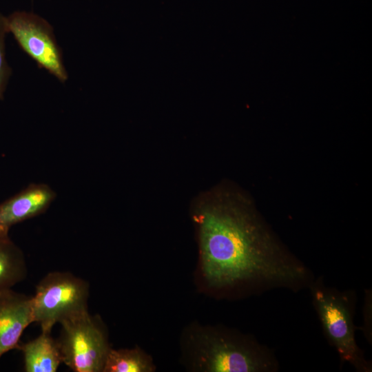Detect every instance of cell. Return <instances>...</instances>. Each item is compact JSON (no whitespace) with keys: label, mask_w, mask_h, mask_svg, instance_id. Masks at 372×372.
I'll return each mask as SVG.
<instances>
[{"label":"cell","mask_w":372,"mask_h":372,"mask_svg":"<svg viewBox=\"0 0 372 372\" xmlns=\"http://www.w3.org/2000/svg\"><path fill=\"white\" fill-rule=\"evenodd\" d=\"M200 269L207 286L229 289L243 285L302 287L309 272L283 251L247 211L215 192L193 203Z\"/></svg>","instance_id":"1"},{"label":"cell","mask_w":372,"mask_h":372,"mask_svg":"<svg viewBox=\"0 0 372 372\" xmlns=\"http://www.w3.org/2000/svg\"><path fill=\"white\" fill-rule=\"evenodd\" d=\"M185 347L193 368L206 372H271L273 355L259 344L227 331L196 327L188 331Z\"/></svg>","instance_id":"2"},{"label":"cell","mask_w":372,"mask_h":372,"mask_svg":"<svg viewBox=\"0 0 372 372\" xmlns=\"http://www.w3.org/2000/svg\"><path fill=\"white\" fill-rule=\"evenodd\" d=\"M90 285L69 271L48 273L31 296L33 322L50 332L56 324L88 312Z\"/></svg>","instance_id":"3"},{"label":"cell","mask_w":372,"mask_h":372,"mask_svg":"<svg viewBox=\"0 0 372 372\" xmlns=\"http://www.w3.org/2000/svg\"><path fill=\"white\" fill-rule=\"evenodd\" d=\"M311 290L324 335L342 362H347L359 371H371V364L365 360L355 338L353 297L320 281L313 283Z\"/></svg>","instance_id":"4"},{"label":"cell","mask_w":372,"mask_h":372,"mask_svg":"<svg viewBox=\"0 0 372 372\" xmlns=\"http://www.w3.org/2000/svg\"><path fill=\"white\" fill-rule=\"evenodd\" d=\"M60 324L62 362L74 372H103L111 347L100 316L88 311Z\"/></svg>","instance_id":"5"},{"label":"cell","mask_w":372,"mask_h":372,"mask_svg":"<svg viewBox=\"0 0 372 372\" xmlns=\"http://www.w3.org/2000/svg\"><path fill=\"white\" fill-rule=\"evenodd\" d=\"M7 28L20 48L37 65L59 81L68 78L53 28L43 17L32 12L16 11L6 17Z\"/></svg>","instance_id":"6"},{"label":"cell","mask_w":372,"mask_h":372,"mask_svg":"<svg viewBox=\"0 0 372 372\" xmlns=\"http://www.w3.org/2000/svg\"><path fill=\"white\" fill-rule=\"evenodd\" d=\"M56 198L47 185L31 184L0 204V237H9L14 225L45 212Z\"/></svg>","instance_id":"7"},{"label":"cell","mask_w":372,"mask_h":372,"mask_svg":"<svg viewBox=\"0 0 372 372\" xmlns=\"http://www.w3.org/2000/svg\"><path fill=\"white\" fill-rule=\"evenodd\" d=\"M32 323L31 296L12 289L0 291V358L18 349L23 332Z\"/></svg>","instance_id":"8"},{"label":"cell","mask_w":372,"mask_h":372,"mask_svg":"<svg viewBox=\"0 0 372 372\" xmlns=\"http://www.w3.org/2000/svg\"><path fill=\"white\" fill-rule=\"evenodd\" d=\"M25 372H56L62 362L57 340L50 332H43L36 338L19 344Z\"/></svg>","instance_id":"9"},{"label":"cell","mask_w":372,"mask_h":372,"mask_svg":"<svg viewBox=\"0 0 372 372\" xmlns=\"http://www.w3.org/2000/svg\"><path fill=\"white\" fill-rule=\"evenodd\" d=\"M28 267L22 250L10 238L0 237V291L24 280Z\"/></svg>","instance_id":"10"},{"label":"cell","mask_w":372,"mask_h":372,"mask_svg":"<svg viewBox=\"0 0 372 372\" xmlns=\"http://www.w3.org/2000/svg\"><path fill=\"white\" fill-rule=\"evenodd\" d=\"M154 366L141 349H121L109 351L103 372H152Z\"/></svg>","instance_id":"11"},{"label":"cell","mask_w":372,"mask_h":372,"mask_svg":"<svg viewBox=\"0 0 372 372\" xmlns=\"http://www.w3.org/2000/svg\"><path fill=\"white\" fill-rule=\"evenodd\" d=\"M8 32L6 17L0 12V100L3 97L11 75V68L6 58L5 39Z\"/></svg>","instance_id":"12"},{"label":"cell","mask_w":372,"mask_h":372,"mask_svg":"<svg viewBox=\"0 0 372 372\" xmlns=\"http://www.w3.org/2000/svg\"><path fill=\"white\" fill-rule=\"evenodd\" d=\"M367 295L368 296L366 297V300H365V306H364V333H365V336L368 338V340H369V337H370V339L371 338V335L369 333V311L371 310V295H370V297H369V293H367Z\"/></svg>","instance_id":"13"}]
</instances>
